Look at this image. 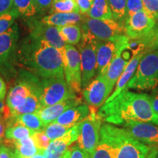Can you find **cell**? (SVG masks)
<instances>
[{
	"instance_id": "1",
	"label": "cell",
	"mask_w": 158,
	"mask_h": 158,
	"mask_svg": "<svg viewBox=\"0 0 158 158\" xmlns=\"http://www.w3.org/2000/svg\"><path fill=\"white\" fill-rule=\"evenodd\" d=\"M128 89L126 87L100 108L98 114L102 121L118 126L130 121L150 122L158 125V114L153 109L150 96Z\"/></svg>"
},
{
	"instance_id": "2",
	"label": "cell",
	"mask_w": 158,
	"mask_h": 158,
	"mask_svg": "<svg viewBox=\"0 0 158 158\" xmlns=\"http://www.w3.org/2000/svg\"><path fill=\"white\" fill-rule=\"evenodd\" d=\"M18 65L40 78L64 76L62 51L28 35L19 44Z\"/></svg>"
},
{
	"instance_id": "3",
	"label": "cell",
	"mask_w": 158,
	"mask_h": 158,
	"mask_svg": "<svg viewBox=\"0 0 158 158\" xmlns=\"http://www.w3.org/2000/svg\"><path fill=\"white\" fill-rule=\"evenodd\" d=\"M40 78L25 69H20L7 97L11 116L37 113L42 108L40 100Z\"/></svg>"
},
{
	"instance_id": "4",
	"label": "cell",
	"mask_w": 158,
	"mask_h": 158,
	"mask_svg": "<svg viewBox=\"0 0 158 158\" xmlns=\"http://www.w3.org/2000/svg\"><path fill=\"white\" fill-rule=\"evenodd\" d=\"M100 132L113 144L114 158H146L152 148L138 141L124 128L110 124H102Z\"/></svg>"
},
{
	"instance_id": "5",
	"label": "cell",
	"mask_w": 158,
	"mask_h": 158,
	"mask_svg": "<svg viewBox=\"0 0 158 158\" xmlns=\"http://www.w3.org/2000/svg\"><path fill=\"white\" fill-rule=\"evenodd\" d=\"M19 39V26L15 23L0 35V75L7 81L16 78L19 72L16 70Z\"/></svg>"
},
{
	"instance_id": "6",
	"label": "cell",
	"mask_w": 158,
	"mask_h": 158,
	"mask_svg": "<svg viewBox=\"0 0 158 158\" xmlns=\"http://www.w3.org/2000/svg\"><path fill=\"white\" fill-rule=\"evenodd\" d=\"M158 86V48L146 52L127 88L150 90Z\"/></svg>"
},
{
	"instance_id": "7",
	"label": "cell",
	"mask_w": 158,
	"mask_h": 158,
	"mask_svg": "<svg viewBox=\"0 0 158 158\" xmlns=\"http://www.w3.org/2000/svg\"><path fill=\"white\" fill-rule=\"evenodd\" d=\"M82 37L77 45L81 56V87L86 88L97 73V46L98 40L82 29Z\"/></svg>"
},
{
	"instance_id": "8",
	"label": "cell",
	"mask_w": 158,
	"mask_h": 158,
	"mask_svg": "<svg viewBox=\"0 0 158 158\" xmlns=\"http://www.w3.org/2000/svg\"><path fill=\"white\" fill-rule=\"evenodd\" d=\"M76 97V92L67 84L64 76L40 78V100L42 108Z\"/></svg>"
},
{
	"instance_id": "9",
	"label": "cell",
	"mask_w": 158,
	"mask_h": 158,
	"mask_svg": "<svg viewBox=\"0 0 158 158\" xmlns=\"http://www.w3.org/2000/svg\"><path fill=\"white\" fill-rule=\"evenodd\" d=\"M92 108L87 117L80 122V133L77 140L78 147L87 152L91 158L100 141V131L102 126V119L94 108Z\"/></svg>"
},
{
	"instance_id": "10",
	"label": "cell",
	"mask_w": 158,
	"mask_h": 158,
	"mask_svg": "<svg viewBox=\"0 0 158 158\" xmlns=\"http://www.w3.org/2000/svg\"><path fill=\"white\" fill-rule=\"evenodd\" d=\"M81 27L100 41L114 40L125 35L124 26L114 19H98L85 16Z\"/></svg>"
},
{
	"instance_id": "11",
	"label": "cell",
	"mask_w": 158,
	"mask_h": 158,
	"mask_svg": "<svg viewBox=\"0 0 158 158\" xmlns=\"http://www.w3.org/2000/svg\"><path fill=\"white\" fill-rule=\"evenodd\" d=\"M64 77L67 84L76 93L81 90V65L79 51L74 45L66 44L62 51Z\"/></svg>"
},
{
	"instance_id": "12",
	"label": "cell",
	"mask_w": 158,
	"mask_h": 158,
	"mask_svg": "<svg viewBox=\"0 0 158 158\" xmlns=\"http://www.w3.org/2000/svg\"><path fill=\"white\" fill-rule=\"evenodd\" d=\"M155 25V19L147 11H139L126 18L124 33L130 40L141 39L151 33Z\"/></svg>"
},
{
	"instance_id": "13",
	"label": "cell",
	"mask_w": 158,
	"mask_h": 158,
	"mask_svg": "<svg viewBox=\"0 0 158 158\" xmlns=\"http://www.w3.org/2000/svg\"><path fill=\"white\" fill-rule=\"evenodd\" d=\"M27 24L28 26L29 35L31 37L46 41L62 51L64 48L66 43L59 34L57 27L46 24L41 19L35 17L27 19Z\"/></svg>"
},
{
	"instance_id": "14",
	"label": "cell",
	"mask_w": 158,
	"mask_h": 158,
	"mask_svg": "<svg viewBox=\"0 0 158 158\" xmlns=\"http://www.w3.org/2000/svg\"><path fill=\"white\" fill-rule=\"evenodd\" d=\"M129 38L125 35L110 40L98 41L97 46V73L104 75L118 49L127 45Z\"/></svg>"
},
{
	"instance_id": "15",
	"label": "cell",
	"mask_w": 158,
	"mask_h": 158,
	"mask_svg": "<svg viewBox=\"0 0 158 158\" xmlns=\"http://www.w3.org/2000/svg\"><path fill=\"white\" fill-rule=\"evenodd\" d=\"M111 92L112 89L104 75H98L97 78L84 89L83 97L91 107L100 108Z\"/></svg>"
},
{
	"instance_id": "16",
	"label": "cell",
	"mask_w": 158,
	"mask_h": 158,
	"mask_svg": "<svg viewBox=\"0 0 158 158\" xmlns=\"http://www.w3.org/2000/svg\"><path fill=\"white\" fill-rule=\"evenodd\" d=\"M122 127L141 143L150 147L158 146V125L150 122L130 121Z\"/></svg>"
},
{
	"instance_id": "17",
	"label": "cell",
	"mask_w": 158,
	"mask_h": 158,
	"mask_svg": "<svg viewBox=\"0 0 158 158\" xmlns=\"http://www.w3.org/2000/svg\"><path fill=\"white\" fill-rule=\"evenodd\" d=\"M80 133V123L71 127L62 137L51 141L48 147L43 151L46 158H61L68 147L78 140Z\"/></svg>"
},
{
	"instance_id": "18",
	"label": "cell",
	"mask_w": 158,
	"mask_h": 158,
	"mask_svg": "<svg viewBox=\"0 0 158 158\" xmlns=\"http://www.w3.org/2000/svg\"><path fill=\"white\" fill-rule=\"evenodd\" d=\"M82 103L81 99L78 97L63 100L52 106H46L40 108L37 112L45 127L51 122H54L59 116L62 115L64 111L69 108L75 107Z\"/></svg>"
},
{
	"instance_id": "19",
	"label": "cell",
	"mask_w": 158,
	"mask_h": 158,
	"mask_svg": "<svg viewBox=\"0 0 158 158\" xmlns=\"http://www.w3.org/2000/svg\"><path fill=\"white\" fill-rule=\"evenodd\" d=\"M127 46V45H126L118 49V51L116 52L115 56H114L113 59L110 62V64L108 65L106 73L104 74V76L106 77L112 90L114 89V86L117 83L118 78L121 76L130 59L129 54L125 56L126 53H127L126 52Z\"/></svg>"
},
{
	"instance_id": "20",
	"label": "cell",
	"mask_w": 158,
	"mask_h": 158,
	"mask_svg": "<svg viewBox=\"0 0 158 158\" xmlns=\"http://www.w3.org/2000/svg\"><path fill=\"white\" fill-rule=\"evenodd\" d=\"M145 53L146 51H141V52H138L137 54H133L132 56L125 69H124L123 73H122L121 76L118 78L114 92L108 97L106 102H108L111 100L112 99H114L118 94L121 93L122 91L127 87L128 82L130 81V80L133 76V75L135 74L136 69L138 68V65Z\"/></svg>"
},
{
	"instance_id": "21",
	"label": "cell",
	"mask_w": 158,
	"mask_h": 158,
	"mask_svg": "<svg viewBox=\"0 0 158 158\" xmlns=\"http://www.w3.org/2000/svg\"><path fill=\"white\" fill-rule=\"evenodd\" d=\"M90 113V108L85 104H81L69 108L55 120L56 123L64 125L75 126L85 119Z\"/></svg>"
},
{
	"instance_id": "22",
	"label": "cell",
	"mask_w": 158,
	"mask_h": 158,
	"mask_svg": "<svg viewBox=\"0 0 158 158\" xmlns=\"http://www.w3.org/2000/svg\"><path fill=\"white\" fill-rule=\"evenodd\" d=\"M85 15L81 13H54L45 15L41 21L46 24L62 27L69 24H79L84 21Z\"/></svg>"
},
{
	"instance_id": "23",
	"label": "cell",
	"mask_w": 158,
	"mask_h": 158,
	"mask_svg": "<svg viewBox=\"0 0 158 158\" xmlns=\"http://www.w3.org/2000/svg\"><path fill=\"white\" fill-rule=\"evenodd\" d=\"M16 158H29L40 152L35 145L31 136L21 140H13Z\"/></svg>"
},
{
	"instance_id": "24",
	"label": "cell",
	"mask_w": 158,
	"mask_h": 158,
	"mask_svg": "<svg viewBox=\"0 0 158 158\" xmlns=\"http://www.w3.org/2000/svg\"><path fill=\"white\" fill-rule=\"evenodd\" d=\"M7 121V127L5 128V137L8 140H21L33 135L35 131L25 127L22 124L17 123L10 117Z\"/></svg>"
},
{
	"instance_id": "25",
	"label": "cell",
	"mask_w": 158,
	"mask_h": 158,
	"mask_svg": "<svg viewBox=\"0 0 158 158\" xmlns=\"http://www.w3.org/2000/svg\"><path fill=\"white\" fill-rule=\"evenodd\" d=\"M59 34L66 44L78 45L82 37L81 27L80 24H69L57 27Z\"/></svg>"
},
{
	"instance_id": "26",
	"label": "cell",
	"mask_w": 158,
	"mask_h": 158,
	"mask_svg": "<svg viewBox=\"0 0 158 158\" xmlns=\"http://www.w3.org/2000/svg\"><path fill=\"white\" fill-rule=\"evenodd\" d=\"M13 121L29 128L33 131L43 130L45 128L42 120L37 113L23 114L17 116H11Z\"/></svg>"
},
{
	"instance_id": "27",
	"label": "cell",
	"mask_w": 158,
	"mask_h": 158,
	"mask_svg": "<svg viewBox=\"0 0 158 158\" xmlns=\"http://www.w3.org/2000/svg\"><path fill=\"white\" fill-rule=\"evenodd\" d=\"M87 16L98 19H114L108 0H94Z\"/></svg>"
},
{
	"instance_id": "28",
	"label": "cell",
	"mask_w": 158,
	"mask_h": 158,
	"mask_svg": "<svg viewBox=\"0 0 158 158\" xmlns=\"http://www.w3.org/2000/svg\"><path fill=\"white\" fill-rule=\"evenodd\" d=\"M115 151L113 144L100 131V141L92 158H114Z\"/></svg>"
},
{
	"instance_id": "29",
	"label": "cell",
	"mask_w": 158,
	"mask_h": 158,
	"mask_svg": "<svg viewBox=\"0 0 158 158\" xmlns=\"http://www.w3.org/2000/svg\"><path fill=\"white\" fill-rule=\"evenodd\" d=\"M13 4L20 16L27 19L35 17L40 13L35 0H13Z\"/></svg>"
},
{
	"instance_id": "30",
	"label": "cell",
	"mask_w": 158,
	"mask_h": 158,
	"mask_svg": "<svg viewBox=\"0 0 158 158\" xmlns=\"http://www.w3.org/2000/svg\"><path fill=\"white\" fill-rule=\"evenodd\" d=\"M108 2L114 20L124 26L127 18V0H108Z\"/></svg>"
},
{
	"instance_id": "31",
	"label": "cell",
	"mask_w": 158,
	"mask_h": 158,
	"mask_svg": "<svg viewBox=\"0 0 158 158\" xmlns=\"http://www.w3.org/2000/svg\"><path fill=\"white\" fill-rule=\"evenodd\" d=\"M51 13H80L76 0H53Z\"/></svg>"
},
{
	"instance_id": "32",
	"label": "cell",
	"mask_w": 158,
	"mask_h": 158,
	"mask_svg": "<svg viewBox=\"0 0 158 158\" xmlns=\"http://www.w3.org/2000/svg\"><path fill=\"white\" fill-rule=\"evenodd\" d=\"M72 126L64 125L56 122H53L49 123L48 125H46L44 128V132L48 136L51 141H54L59 137H62L63 135H64L67 132H68Z\"/></svg>"
},
{
	"instance_id": "33",
	"label": "cell",
	"mask_w": 158,
	"mask_h": 158,
	"mask_svg": "<svg viewBox=\"0 0 158 158\" xmlns=\"http://www.w3.org/2000/svg\"><path fill=\"white\" fill-rule=\"evenodd\" d=\"M19 16V12L15 10V7L8 13L0 15V35L8 30L14 24L15 20Z\"/></svg>"
},
{
	"instance_id": "34",
	"label": "cell",
	"mask_w": 158,
	"mask_h": 158,
	"mask_svg": "<svg viewBox=\"0 0 158 158\" xmlns=\"http://www.w3.org/2000/svg\"><path fill=\"white\" fill-rule=\"evenodd\" d=\"M33 140H34L35 145L40 151H44L48 147L49 144L51 143V140L49 139L48 136L44 132V130H40V131H35L33 135H31Z\"/></svg>"
},
{
	"instance_id": "35",
	"label": "cell",
	"mask_w": 158,
	"mask_h": 158,
	"mask_svg": "<svg viewBox=\"0 0 158 158\" xmlns=\"http://www.w3.org/2000/svg\"><path fill=\"white\" fill-rule=\"evenodd\" d=\"M143 43L144 46H148L150 50L158 48V28L153 29L149 35L140 39ZM149 50V51H150Z\"/></svg>"
},
{
	"instance_id": "36",
	"label": "cell",
	"mask_w": 158,
	"mask_h": 158,
	"mask_svg": "<svg viewBox=\"0 0 158 158\" xmlns=\"http://www.w3.org/2000/svg\"><path fill=\"white\" fill-rule=\"evenodd\" d=\"M146 11L158 21V0H142Z\"/></svg>"
},
{
	"instance_id": "37",
	"label": "cell",
	"mask_w": 158,
	"mask_h": 158,
	"mask_svg": "<svg viewBox=\"0 0 158 158\" xmlns=\"http://www.w3.org/2000/svg\"><path fill=\"white\" fill-rule=\"evenodd\" d=\"M142 10L146 11L142 0H127V17Z\"/></svg>"
},
{
	"instance_id": "38",
	"label": "cell",
	"mask_w": 158,
	"mask_h": 158,
	"mask_svg": "<svg viewBox=\"0 0 158 158\" xmlns=\"http://www.w3.org/2000/svg\"><path fill=\"white\" fill-rule=\"evenodd\" d=\"M76 2L80 10V13L83 15H87L88 12L93 5L94 0H76Z\"/></svg>"
},
{
	"instance_id": "39",
	"label": "cell",
	"mask_w": 158,
	"mask_h": 158,
	"mask_svg": "<svg viewBox=\"0 0 158 158\" xmlns=\"http://www.w3.org/2000/svg\"><path fill=\"white\" fill-rule=\"evenodd\" d=\"M70 158H91L87 152L84 151L78 147V144L70 148Z\"/></svg>"
},
{
	"instance_id": "40",
	"label": "cell",
	"mask_w": 158,
	"mask_h": 158,
	"mask_svg": "<svg viewBox=\"0 0 158 158\" xmlns=\"http://www.w3.org/2000/svg\"><path fill=\"white\" fill-rule=\"evenodd\" d=\"M14 9L13 0H0V15Z\"/></svg>"
},
{
	"instance_id": "41",
	"label": "cell",
	"mask_w": 158,
	"mask_h": 158,
	"mask_svg": "<svg viewBox=\"0 0 158 158\" xmlns=\"http://www.w3.org/2000/svg\"><path fill=\"white\" fill-rule=\"evenodd\" d=\"M40 13H44L51 9L53 0H35Z\"/></svg>"
},
{
	"instance_id": "42",
	"label": "cell",
	"mask_w": 158,
	"mask_h": 158,
	"mask_svg": "<svg viewBox=\"0 0 158 158\" xmlns=\"http://www.w3.org/2000/svg\"><path fill=\"white\" fill-rule=\"evenodd\" d=\"M14 157V152L6 146L0 145V158H13Z\"/></svg>"
},
{
	"instance_id": "43",
	"label": "cell",
	"mask_w": 158,
	"mask_h": 158,
	"mask_svg": "<svg viewBox=\"0 0 158 158\" xmlns=\"http://www.w3.org/2000/svg\"><path fill=\"white\" fill-rule=\"evenodd\" d=\"M150 98H151V102L153 109L156 113L158 114V88L154 89Z\"/></svg>"
},
{
	"instance_id": "44",
	"label": "cell",
	"mask_w": 158,
	"mask_h": 158,
	"mask_svg": "<svg viewBox=\"0 0 158 158\" xmlns=\"http://www.w3.org/2000/svg\"><path fill=\"white\" fill-rule=\"evenodd\" d=\"M0 113H2L4 115L5 120H7L10 117H11L10 110L2 100H0Z\"/></svg>"
},
{
	"instance_id": "45",
	"label": "cell",
	"mask_w": 158,
	"mask_h": 158,
	"mask_svg": "<svg viewBox=\"0 0 158 158\" xmlns=\"http://www.w3.org/2000/svg\"><path fill=\"white\" fill-rule=\"evenodd\" d=\"M7 94V86L5 81L0 76V100H4Z\"/></svg>"
},
{
	"instance_id": "46",
	"label": "cell",
	"mask_w": 158,
	"mask_h": 158,
	"mask_svg": "<svg viewBox=\"0 0 158 158\" xmlns=\"http://www.w3.org/2000/svg\"><path fill=\"white\" fill-rule=\"evenodd\" d=\"M157 149L156 147H152L149 154H148L146 158H157Z\"/></svg>"
},
{
	"instance_id": "47",
	"label": "cell",
	"mask_w": 158,
	"mask_h": 158,
	"mask_svg": "<svg viewBox=\"0 0 158 158\" xmlns=\"http://www.w3.org/2000/svg\"><path fill=\"white\" fill-rule=\"evenodd\" d=\"M5 122L0 124V142L3 141V138L5 137Z\"/></svg>"
},
{
	"instance_id": "48",
	"label": "cell",
	"mask_w": 158,
	"mask_h": 158,
	"mask_svg": "<svg viewBox=\"0 0 158 158\" xmlns=\"http://www.w3.org/2000/svg\"><path fill=\"white\" fill-rule=\"evenodd\" d=\"M29 158H46V157H45L44 153H43V151H40L38 153L36 154V155L32 156V157H29Z\"/></svg>"
},
{
	"instance_id": "49",
	"label": "cell",
	"mask_w": 158,
	"mask_h": 158,
	"mask_svg": "<svg viewBox=\"0 0 158 158\" xmlns=\"http://www.w3.org/2000/svg\"><path fill=\"white\" fill-rule=\"evenodd\" d=\"M70 155H71V150L70 149H68L66 150V152L63 154L61 158H70Z\"/></svg>"
},
{
	"instance_id": "50",
	"label": "cell",
	"mask_w": 158,
	"mask_h": 158,
	"mask_svg": "<svg viewBox=\"0 0 158 158\" xmlns=\"http://www.w3.org/2000/svg\"><path fill=\"white\" fill-rule=\"evenodd\" d=\"M5 118H4V115L2 113H0V124L5 122Z\"/></svg>"
},
{
	"instance_id": "51",
	"label": "cell",
	"mask_w": 158,
	"mask_h": 158,
	"mask_svg": "<svg viewBox=\"0 0 158 158\" xmlns=\"http://www.w3.org/2000/svg\"><path fill=\"white\" fill-rule=\"evenodd\" d=\"M157 158H158V146H157Z\"/></svg>"
},
{
	"instance_id": "52",
	"label": "cell",
	"mask_w": 158,
	"mask_h": 158,
	"mask_svg": "<svg viewBox=\"0 0 158 158\" xmlns=\"http://www.w3.org/2000/svg\"><path fill=\"white\" fill-rule=\"evenodd\" d=\"M14 158H16V157H15H15Z\"/></svg>"
}]
</instances>
